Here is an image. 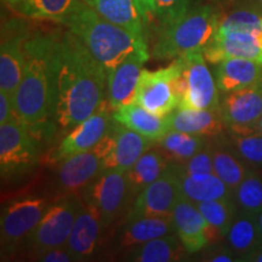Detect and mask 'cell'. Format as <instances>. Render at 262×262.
<instances>
[{"mask_svg": "<svg viewBox=\"0 0 262 262\" xmlns=\"http://www.w3.org/2000/svg\"><path fill=\"white\" fill-rule=\"evenodd\" d=\"M179 182L181 199L199 204L203 202L215 201V199L233 198V189L228 187L216 173H196L186 175L179 169Z\"/></svg>", "mask_w": 262, "mask_h": 262, "instance_id": "obj_23", "label": "cell"}, {"mask_svg": "<svg viewBox=\"0 0 262 262\" xmlns=\"http://www.w3.org/2000/svg\"><path fill=\"white\" fill-rule=\"evenodd\" d=\"M214 78L221 94H227L262 81V64L247 58H226L215 64Z\"/></svg>", "mask_w": 262, "mask_h": 262, "instance_id": "obj_22", "label": "cell"}, {"mask_svg": "<svg viewBox=\"0 0 262 262\" xmlns=\"http://www.w3.org/2000/svg\"><path fill=\"white\" fill-rule=\"evenodd\" d=\"M187 250L178 234H168L147 242L134 248L127 255L133 262H176L182 261Z\"/></svg>", "mask_w": 262, "mask_h": 262, "instance_id": "obj_28", "label": "cell"}, {"mask_svg": "<svg viewBox=\"0 0 262 262\" xmlns=\"http://www.w3.org/2000/svg\"><path fill=\"white\" fill-rule=\"evenodd\" d=\"M79 194L84 203L96 209L104 227L112 224L131 201L126 172L116 170H103Z\"/></svg>", "mask_w": 262, "mask_h": 262, "instance_id": "obj_9", "label": "cell"}, {"mask_svg": "<svg viewBox=\"0 0 262 262\" xmlns=\"http://www.w3.org/2000/svg\"><path fill=\"white\" fill-rule=\"evenodd\" d=\"M39 149L35 137L19 120L0 124V175L16 181L37 168Z\"/></svg>", "mask_w": 262, "mask_h": 262, "instance_id": "obj_7", "label": "cell"}, {"mask_svg": "<svg viewBox=\"0 0 262 262\" xmlns=\"http://www.w3.org/2000/svg\"><path fill=\"white\" fill-rule=\"evenodd\" d=\"M260 2H261V3H262V0H260Z\"/></svg>", "mask_w": 262, "mask_h": 262, "instance_id": "obj_47", "label": "cell"}, {"mask_svg": "<svg viewBox=\"0 0 262 262\" xmlns=\"http://www.w3.org/2000/svg\"><path fill=\"white\" fill-rule=\"evenodd\" d=\"M63 25L106 68L107 73L134 52H148L145 39L107 21L83 0L78 3Z\"/></svg>", "mask_w": 262, "mask_h": 262, "instance_id": "obj_3", "label": "cell"}, {"mask_svg": "<svg viewBox=\"0 0 262 262\" xmlns=\"http://www.w3.org/2000/svg\"><path fill=\"white\" fill-rule=\"evenodd\" d=\"M178 164L180 171L186 173V175L212 173L214 172V145L210 142L192 158Z\"/></svg>", "mask_w": 262, "mask_h": 262, "instance_id": "obj_37", "label": "cell"}, {"mask_svg": "<svg viewBox=\"0 0 262 262\" xmlns=\"http://www.w3.org/2000/svg\"><path fill=\"white\" fill-rule=\"evenodd\" d=\"M171 163L162 150L148 149L126 171L131 199H135L147 186L158 180Z\"/></svg>", "mask_w": 262, "mask_h": 262, "instance_id": "obj_27", "label": "cell"}, {"mask_svg": "<svg viewBox=\"0 0 262 262\" xmlns=\"http://www.w3.org/2000/svg\"><path fill=\"white\" fill-rule=\"evenodd\" d=\"M169 131L201 135L206 137L219 136L224 133L225 123L219 110H194L178 107L165 116Z\"/></svg>", "mask_w": 262, "mask_h": 262, "instance_id": "obj_21", "label": "cell"}, {"mask_svg": "<svg viewBox=\"0 0 262 262\" xmlns=\"http://www.w3.org/2000/svg\"><path fill=\"white\" fill-rule=\"evenodd\" d=\"M249 171L247 163L235 155L229 145H214V173L228 187L234 191Z\"/></svg>", "mask_w": 262, "mask_h": 262, "instance_id": "obj_33", "label": "cell"}, {"mask_svg": "<svg viewBox=\"0 0 262 262\" xmlns=\"http://www.w3.org/2000/svg\"><path fill=\"white\" fill-rule=\"evenodd\" d=\"M55 124L67 134L106 98L108 73L68 29L55 32Z\"/></svg>", "mask_w": 262, "mask_h": 262, "instance_id": "obj_1", "label": "cell"}, {"mask_svg": "<svg viewBox=\"0 0 262 262\" xmlns=\"http://www.w3.org/2000/svg\"><path fill=\"white\" fill-rule=\"evenodd\" d=\"M148 60L149 52L136 51L108 72L106 97L113 111L124 104L135 102L137 84L143 64Z\"/></svg>", "mask_w": 262, "mask_h": 262, "instance_id": "obj_18", "label": "cell"}, {"mask_svg": "<svg viewBox=\"0 0 262 262\" xmlns=\"http://www.w3.org/2000/svg\"><path fill=\"white\" fill-rule=\"evenodd\" d=\"M209 143L210 141L206 136L170 130L162 139L156 141L155 145H158L160 150L171 162L183 163L192 158Z\"/></svg>", "mask_w": 262, "mask_h": 262, "instance_id": "obj_31", "label": "cell"}, {"mask_svg": "<svg viewBox=\"0 0 262 262\" xmlns=\"http://www.w3.org/2000/svg\"><path fill=\"white\" fill-rule=\"evenodd\" d=\"M54 199L47 195L26 194L10 201L2 210L0 242L2 256L12 255L37 227Z\"/></svg>", "mask_w": 262, "mask_h": 262, "instance_id": "obj_6", "label": "cell"}, {"mask_svg": "<svg viewBox=\"0 0 262 262\" xmlns=\"http://www.w3.org/2000/svg\"><path fill=\"white\" fill-rule=\"evenodd\" d=\"M175 231L188 254H195L210 243L209 226L196 204L181 199L172 212Z\"/></svg>", "mask_w": 262, "mask_h": 262, "instance_id": "obj_20", "label": "cell"}, {"mask_svg": "<svg viewBox=\"0 0 262 262\" xmlns=\"http://www.w3.org/2000/svg\"><path fill=\"white\" fill-rule=\"evenodd\" d=\"M4 2H6V4H9L10 6H12V8H14V6L17 5L21 0H4Z\"/></svg>", "mask_w": 262, "mask_h": 262, "instance_id": "obj_44", "label": "cell"}, {"mask_svg": "<svg viewBox=\"0 0 262 262\" xmlns=\"http://www.w3.org/2000/svg\"><path fill=\"white\" fill-rule=\"evenodd\" d=\"M102 171V162L94 149L68 157L58 162L55 189L58 195L80 193Z\"/></svg>", "mask_w": 262, "mask_h": 262, "instance_id": "obj_17", "label": "cell"}, {"mask_svg": "<svg viewBox=\"0 0 262 262\" xmlns=\"http://www.w3.org/2000/svg\"><path fill=\"white\" fill-rule=\"evenodd\" d=\"M80 0H21L14 9L33 19H48L64 24Z\"/></svg>", "mask_w": 262, "mask_h": 262, "instance_id": "obj_32", "label": "cell"}, {"mask_svg": "<svg viewBox=\"0 0 262 262\" xmlns=\"http://www.w3.org/2000/svg\"><path fill=\"white\" fill-rule=\"evenodd\" d=\"M257 221H258V227H260V233L262 237V211L257 215Z\"/></svg>", "mask_w": 262, "mask_h": 262, "instance_id": "obj_45", "label": "cell"}, {"mask_svg": "<svg viewBox=\"0 0 262 262\" xmlns=\"http://www.w3.org/2000/svg\"><path fill=\"white\" fill-rule=\"evenodd\" d=\"M181 201L179 170L175 162L158 180L150 183L134 199L125 217V222L140 217L172 216L173 209Z\"/></svg>", "mask_w": 262, "mask_h": 262, "instance_id": "obj_11", "label": "cell"}, {"mask_svg": "<svg viewBox=\"0 0 262 262\" xmlns=\"http://www.w3.org/2000/svg\"><path fill=\"white\" fill-rule=\"evenodd\" d=\"M219 112L229 133L257 130L258 120L262 117V81L222 94Z\"/></svg>", "mask_w": 262, "mask_h": 262, "instance_id": "obj_12", "label": "cell"}, {"mask_svg": "<svg viewBox=\"0 0 262 262\" xmlns=\"http://www.w3.org/2000/svg\"><path fill=\"white\" fill-rule=\"evenodd\" d=\"M113 118L117 122L155 142L169 133L165 117L157 116L135 102L118 107L113 111Z\"/></svg>", "mask_w": 262, "mask_h": 262, "instance_id": "obj_26", "label": "cell"}, {"mask_svg": "<svg viewBox=\"0 0 262 262\" xmlns=\"http://www.w3.org/2000/svg\"><path fill=\"white\" fill-rule=\"evenodd\" d=\"M226 241L239 261H244L262 243L257 216L238 212L226 234Z\"/></svg>", "mask_w": 262, "mask_h": 262, "instance_id": "obj_29", "label": "cell"}, {"mask_svg": "<svg viewBox=\"0 0 262 262\" xmlns=\"http://www.w3.org/2000/svg\"><path fill=\"white\" fill-rule=\"evenodd\" d=\"M202 261L209 262H235L239 258L232 251V249L227 245L215 243V245L206 249L205 254L203 255Z\"/></svg>", "mask_w": 262, "mask_h": 262, "instance_id": "obj_38", "label": "cell"}, {"mask_svg": "<svg viewBox=\"0 0 262 262\" xmlns=\"http://www.w3.org/2000/svg\"><path fill=\"white\" fill-rule=\"evenodd\" d=\"M29 33L24 24L10 21L3 25L0 45V91L14 97L26 67L25 44Z\"/></svg>", "mask_w": 262, "mask_h": 262, "instance_id": "obj_14", "label": "cell"}, {"mask_svg": "<svg viewBox=\"0 0 262 262\" xmlns=\"http://www.w3.org/2000/svg\"><path fill=\"white\" fill-rule=\"evenodd\" d=\"M35 260L41 262H72L74 261V258L68 253L67 249L64 247H60L49 249L44 253L39 254L38 256H35Z\"/></svg>", "mask_w": 262, "mask_h": 262, "instance_id": "obj_40", "label": "cell"}, {"mask_svg": "<svg viewBox=\"0 0 262 262\" xmlns=\"http://www.w3.org/2000/svg\"><path fill=\"white\" fill-rule=\"evenodd\" d=\"M107 21L125 28L134 35L145 39L146 22L135 0H83Z\"/></svg>", "mask_w": 262, "mask_h": 262, "instance_id": "obj_24", "label": "cell"}, {"mask_svg": "<svg viewBox=\"0 0 262 262\" xmlns=\"http://www.w3.org/2000/svg\"><path fill=\"white\" fill-rule=\"evenodd\" d=\"M244 261L249 262H262V243L258 245L257 248H255L247 257L244 258Z\"/></svg>", "mask_w": 262, "mask_h": 262, "instance_id": "obj_42", "label": "cell"}, {"mask_svg": "<svg viewBox=\"0 0 262 262\" xmlns=\"http://www.w3.org/2000/svg\"><path fill=\"white\" fill-rule=\"evenodd\" d=\"M102 227L104 225L96 209L83 202L70 238L64 245L74 261L88 260L93 256L96 251Z\"/></svg>", "mask_w": 262, "mask_h": 262, "instance_id": "obj_19", "label": "cell"}, {"mask_svg": "<svg viewBox=\"0 0 262 262\" xmlns=\"http://www.w3.org/2000/svg\"><path fill=\"white\" fill-rule=\"evenodd\" d=\"M14 120H19V118L16 113L12 96L0 91V124L14 122Z\"/></svg>", "mask_w": 262, "mask_h": 262, "instance_id": "obj_39", "label": "cell"}, {"mask_svg": "<svg viewBox=\"0 0 262 262\" xmlns=\"http://www.w3.org/2000/svg\"><path fill=\"white\" fill-rule=\"evenodd\" d=\"M155 2V19L159 31L169 27L182 17L194 5V0H153Z\"/></svg>", "mask_w": 262, "mask_h": 262, "instance_id": "obj_36", "label": "cell"}, {"mask_svg": "<svg viewBox=\"0 0 262 262\" xmlns=\"http://www.w3.org/2000/svg\"><path fill=\"white\" fill-rule=\"evenodd\" d=\"M209 226V241L217 243L219 239L226 237L229 227L238 214V208L233 198L215 199L196 204Z\"/></svg>", "mask_w": 262, "mask_h": 262, "instance_id": "obj_30", "label": "cell"}, {"mask_svg": "<svg viewBox=\"0 0 262 262\" xmlns=\"http://www.w3.org/2000/svg\"><path fill=\"white\" fill-rule=\"evenodd\" d=\"M176 233L172 216L140 217L125 222L119 235V245L133 250L152 239Z\"/></svg>", "mask_w": 262, "mask_h": 262, "instance_id": "obj_25", "label": "cell"}, {"mask_svg": "<svg viewBox=\"0 0 262 262\" xmlns=\"http://www.w3.org/2000/svg\"><path fill=\"white\" fill-rule=\"evenodd\" d=\"M155 145V141L129 129L113 118L107 134L94 150L102 162L103 170L126 172Z\"/></svg>", "mask_w": 262, "mask_h": 262, "instance_id": "obj_8", "label": "cell"}, {"mask_svg": "<svg viewBox=\"0 0 262 262\" xmlns=\"http://www.w3.org/2000/svg\"><path fill=\"white\" fill-rule=\"evenodd\" d=\"M221 14L215 6L194 4L182 17L159 31L152 49L157 60H171L204 52L219 28Z\"/></svg>", "mask_w": 262, "mask_h": 262, "instance_id": "obj_4", "label": "cell"}, {"mask_svg": "<svg viewBox=\"0 0 262 262\" xmlns=\"http://www.w3.org/2000/svg\"><path fill=\"white\" fill-rule=\"evenodd\" d=\"M212 3H215V4L217 5H228L231 4L232 2H234V0H211Z\"/></svg>", "mask_w": 262, "mask_h": 262, "instance_id": "obj_43", "label": "cell"}, {"mask_svg": "<svg viewBox=\"0 0 262 262\" xmlns=\"http://www.w3.org/2000/svg\"><path fill=\"white\" fill-rule=\"evenodd\" d=\"M229 147L249 165L262 168V134L258 130L249 133H229Z\"/></svg>", "mask_w": 262, "mask_h": 262, "instance_id": "obj_35", "label": "cell"}, {"mask_svg": "<svg viewBox=\"0 0 262 262\" xmlns=\"http://www.w3.org/2000/svg\"><path fill=\"white\" fill-rule=\"evenodd\" d=\"M81 205L79 193L57 195L37 227L25 239L26 250L35 257L49 249L64 247Z\"/></svg>", "mask_w": 262, "mask_h": 262, "instance_id": "obj_5", "label": "cell"}, {"mask_svg": "<svg viewBox=\"0 0 262 262\" xmlns=\"http://www.w3.org/2000/svg\"><path fill=\"white\" fill-rule=\"evenodd\" d=\"M183 67V58L178 57L168 67L152 72L143 70L137 84L135 103L160 117L171 113L179 107L172 80L176 75L182 73Z\"/></svg>", "mask_w": 262, "mask_h": 262, "instance_id": "obj_10", "label": "cell"}, {"mask_svg": "<svg viewBox=\"0 0 262 262\" xmlns=\"http://www.w3.org/2000/svg\"><path fill=\"white\" fill-rule=\"evenodd\" d=\"M112 120L113 110L106 97L94 114L66 134L51 157L52 162L58 163L78 153L93 150L107 134Z\"/></svg>", "mask_w": 262, "mask_h": 262, "instance_id": "obj_15", "label": "cell"}, {"mask_svg": "<svg viewBox=\"0 0 262 262\" xmlns=\"http://www.w3.org/2000/svg\"><path fill=\"white\" fill-rule=\"evenodd\" d=\"M206 62L217 64L226 58H247L262 64V27L217 29L205 49Z\"/></svg>", "mask_w": 262, "mask_h": 262, "instance_id": "obj_13", "label": "cell"}, {"mask_svg": "<svg viewBox=\"0 0 262 262\" xmlns=\"http://www.w3.org/2000/svg\"><path fill=\"white\" fill-rule=\"evenodd\" d=\"M257 130L260 131V133L262 134V117H261V119L258 120V124H257Z\"/></svg>", "mask_w": 262, "mask_h": 262, "instance_id": "obj_46", "label": "cell"}, {"mask_svg": "<svg viewBox=\"0 0 262 262\" xmlns=\"http://www.w3.org/2000/svg\"><path fill=\"white\" fill-rule=\"evenodd\" d=\"M25 49L24 77L12 97L15 110L35 139H49L56 130L55 32L28 35Z\"/></svg>", "mask_w": 262, "mask_h": 262, "instance_id": "obj_2", "label": "cell"}, {"mask_svg": "<svg viewBox=\"0 0 262 262\" xmlns=\"http://www.w3.org/2000/svg\"><path fill=\"white\" fill-rule=\"evenodd\" d=\"M135 3L143 19H145L146 25L149 24V21H152V19H155V2L153 0H135Z\"/></svg>", "mask_w": 262, "mask_h": 262, "instance_id": "obj_41", "label": "cell"}, {"mask_svg": "<svg viewBox=\"0 0 262 262\" xmlns=\"http://www.w3.org/2000/svg\"><path fill=\"white\" fill-rule=\"evenodd\" d=\"M233 199L238 212L257 216L262 211V176L249 171L245 179L234 189Z\"/></svg>", "mask_w": 262, "mask_h": 262, "instance_id": "obj_34", "label": "cell"}, {"mask_svg": "<svg viewBox=\"0 0 262 262\" xmlns=\"http://www.w3.org/2000/svg\"><path fill=\"white\" fill-rule=\"evenodd\" d=\"M183 57V73L187 80V90L179 107L194 110H219L220 90L214 74L209 70L203 52H193Z\"/></svg>", "mask_w": 262, "mask_h": 262, "instance_id": "obj_16", "label": "cell"}]
</instances>
